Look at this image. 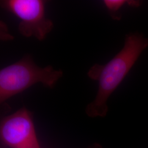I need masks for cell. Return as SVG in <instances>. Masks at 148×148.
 Wrapping results in <instances>:
<instances>
[{
	"label": "cell",
	"mask_w": 148,
	"mask_h": 148,
	"mask_svg": "<svg viewBox=\"0 0 148 148\" xmlns=\"http://www.w3.org/2000/svg\"><path fill=\"white\" fill-rule=\"evenodd\" d=\"M104 3L114 19H117L116 16L117 12L123 5L128 4L131 6L138 7L140 4V2L137 1L123 0H106L104 1Z\"/></svg>",
	"instance_id": "5"
},
{
	"label": "cell",
	"mask_w": 148,
	"mask_h": 148,
	"mask_svg": "<svg viewBox=\"0 0 148 148\" xmlns=\"http://www.w3.org/2000/svg\"><path fill=\"white\" fill-rule=\"evenodd\" d=\"M43 0H0V7L19 19L18 30L25 37L43 41L52 30L53 23L46 18Z\"/></svg>",
	"instance_id": "3"
},
{
	"label": "cell",
	"mask_w": 148,
	"mask_h": 148,
	"mask_svg": "<svg viewBox=\"0 0 148 148\" xmlns=\"http://www.w3.org/2000/svg\"><path fill=\"white\" fill-rule=\"evenodd\" d=\"M63 75L48 65L40 67L30 55L0 69V104L37 84L52 88Z\"/></svg>",
	"instance_id": "2"
},
{
	"label": "cell",
	"mask_w": 148,
	"mask_h": 148,
	"mask_svg": "<svg viewBox=\"0 0 148 148\" xmlns=\"http://www.w3.org/2000/svg\"><path fill=\"white\" fill-rule=\"evenodd\" d=\"M14 38V37L10 32L7 25L5 22L0 21V41H8Z\"/></svg>",
	"instance_id": "6"
},
{
	"label": "cell",
	"mask_w": 148,
	"mask_h": 148,
	"mask_svg": "<svg viewBox=\"0 0 148 148\" xmlns=\"http://www.w3.org/2000/svg\"><path fill=\"white\" fill-rule=\"evenodd\" d=\"M148 47V38L139 33L130 34L125 38L121 50L108 63L96 64L90 68L88 75L90 79L98 82V90L95 99L86 108V112L89 116H106L108 98Z\"/></svg>",
	"instance_id": "1"
},
{
	"label": "cell",
	"mask_w": 148,
	"mask_h": 148,
	"mask_svg": "<svg viewBox=\"0 0 148 148\" xmlns=\"http://www.w3.org/2000/svg\"><path fill=\"white\" fill-rule=\"evenodd\" d=\"M0 136L12 148H39L31 113L23 108L0 123Z\"/></svg>",
	"instance_id": "4"
}]
</instances>
